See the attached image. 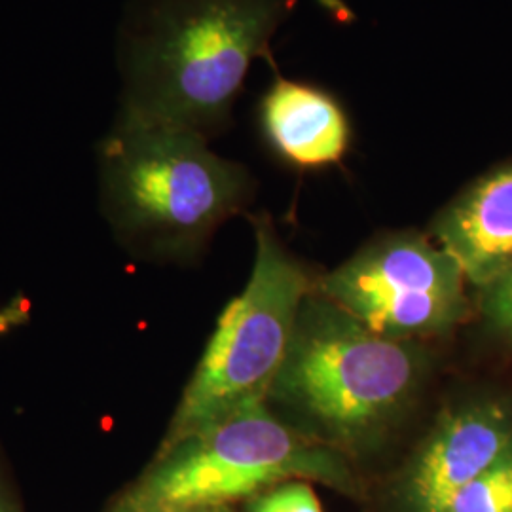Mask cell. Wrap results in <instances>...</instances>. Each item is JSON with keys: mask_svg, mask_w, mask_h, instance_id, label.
I'll return each instance as SVG.
<instances>
[{"mask_svg": "<svg viewBox=\"0 0 512 512\" xmlns=\"http://www.w3.org/2000/svg\"><path fill=\"white\" fill-rule=\"evenodd\" d=\"M296 0H135L120 29V116L205 139L230 124L253 61Z\"/></svg>", "mask_w": 512, "mask_h": 512, "instance_id": "6da1fadb", "label": "cell"}, {"mask_svg": "<svg viewBox=\"0 0 512 512\" xmlns=\"http://www.w3.org/2000/svg\"><path fill=\"white\" fill-rule=\"evenodd\" d=\"M423 372L418 342L382 336L311 291L266 403L293 412L308 439L348 456L397 423Z\"/></svg>", "mask_w": 512, "mask_h": 512, "instance_id": "7a4b0ae2", "label": "cell"}, {"mask_svg": "<svg viewBox=\"0 0 512 512\" xmlns=\"http://www.w3.org/2000/svg\"><path fill=\"white\" fill-rule=\"evenodd\" d=\"M207 141L118 114L99 147V177L103 211L120 241L156 255H192L247 205V169Z\"/></svg>", "mask_w": 512, "mask_h": 512, "instance_id": "3957f363", "label": "cell"}, {"mask_svg": "<svg viewBox=\"0 0 512 512\" xmlns=\"http://www.w3.org/2000/svg\"><path fill=\"white\" fill-rule=\"evenodd\" d=\"M287 480L355 494L346 456L277 418L268 403L158 448L143 475L105 512H211Z\"/></svg>", "mask_w": 512, "mask_h": 512, "instance_id": "277c9868", "label": "cell"}, {"mask_svg": "<svg viewBox=\"0 0 512 512\" xmlns=\"http://www.w3.org/2000/svg\"><path fill=\"white\" fill-rule=\"evenodd\" d=\"M253 272L219 317L160 448L236 414L266 403L293 342L306 298L313 291L308 270L283 247L266 217L253 219Z\"/></svg>", "mask_w": 512, "mask_h": 512, "instance_id": "5b68a950", "label": "cell"}, {"mask_svg": "<svg viewBox=\"0 0 512 512\" xmlns=\"http://www.w3.org/2000/svg\"><path fill=\"white\" fill-rule=\"evenodd\" d=\"M465 281L458 260L437 241L401 232L363 247L313 291L382 336L416 342L465 319Z\"/></svg>", "mask_w": 512, "mask_h": 512, "instance_id": "8992f818", "label": "cell"}, {"mask_svg": "<svg viewBox=\"0 0 512 512\" xmlns=\"http://www.w3.org/2000/svg\"><path fill=\"white\" fill-rule=\"evenodd\" d=\"M512 442V399L480 397L444 412L404 471V512H450L456 495Z\"/></svg>", "mask_w": 512, "mask_h": 512, "instance_id": "52a82bcc", "label": "cell"}, {"mask_svg": "<svg viewBox=\"0 0 512 512\" xmlns=\"http://www.w3.org/2000/svg\"><path fill=\"white\" fill-rule=\"evenodd\" d=\"M440 247L478 289L512 262V164L499 167L450 203L433 224Z\"/></svg>", "mask_w": 512, "mask_h": 512, "instance_id": "ba28073f", "label": "cell"}, {"mask_svg": "<svg viewBox=\"0 0 512 512\" xmlns=\"http://www.w3.org/2000/svg\"><path fill=\"white\" fill-rule=\"evenodd\" d=\"M270 145L298 167L338 164L348 152L351 128L342 105L310 84L277 78L260 103Z\"/></svg>", "mask_w": 512, "mask_h": 512, "instance_id": "9c48e42d", "label": "cell"}, {"mask_svg": "<svg viewBox=\"0 0 512 512\" xmlns=\"http://www.w3.org/2000/svg\"><path fill=\"white\" fill-rule=\"evenodd\" d=\"M450 512H512V442L486 473L456 495Z\"/></svg>", "mask_w": 512, "mask_h": 512, "instance_id": "30bf717a", "label": "cell"}, {"mask_svg": "<svg viewBox=\"0 0 512 512\" xmlns=\"http://www.w3.org/2000/svg\"><path fill=\"white\" fill-rule=\"evenodd\" d=\"M480 311L490 332L512 344V262L480 289Z\"/></svg>", "mask_w": 512, "mask_h": 512, "instance_id": "8fae6325", "label": "cell"}, {"mask_svg": "<svg viewBox=\"0 0 512 512\" xmlns=\"http://www.w3.org/2000/svg\"><path fill=\"white\" fill-rule=\"evenodd\" d=\"M247 512H323L308 480H287L247 499Z\"/></svg>", "mask_w": 512, "mask_h": 512, "instance_id": "7c38bea8", "label": "cell"}, {"mask_svg": "<svg viewBox=\"0 0 512 512\" xmlns=\"http://www.w3.org/2000/svg\"><path fill=\"white\" fill-rule=\"evenodd\" d=\"M0 512H23L18 490L0 458Z\"/></svg>", "mask_w": 512, "mask_h": 512, "instance_id": "4fadbf2b", "label": "cell"}, {"mask_svg": "<svg viewBox=\"0 0 512 512\" xmlns=\"http://www.w3.org/2000/svg\"><path fill=\"white\" fill-rule=\"evenodd\" d=\"M211 512H215V511H211Z\"/></svg>", "mask_w": 512, "mask_h": 512, "instance_id": "5bb4252c", "label": "cell"}]
</instances>
